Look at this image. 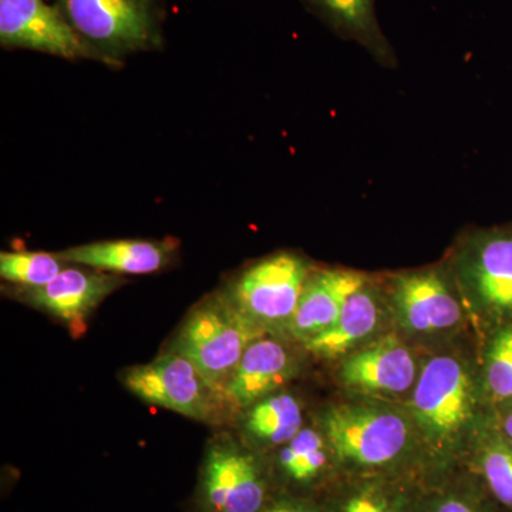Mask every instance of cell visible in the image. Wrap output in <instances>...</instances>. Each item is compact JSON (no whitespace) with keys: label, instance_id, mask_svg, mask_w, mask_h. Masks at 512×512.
Instances as JSON below:
<instances>
[{"label":"cell","instance_id":"cell-11","mask_svg":"<svg viewBox=\"0 0 512 512\" xmlns=\"http://www.w3.org/2000/svg\"><path fill=\"white\" fill-rule=\"evenodd\" d=\"M124 279L99 269L64 268L52 282L40 288L22 289L20 299L62 320L70 329L83 328L104 299L116 292Z\"/></svg>","mask_w":512,"mask_h":512},{"label":"cell","instance_id":"cell-1","mask_svg":"<svg viewBox=\"0 0 512 512\" xmlns=\"http://www.w3.org/2000/svg\"><path fill=\"white\" fill-rule=\"evenodd\" d=\"M266 333L245 318L224 291L212 293L191 309L178 329L170 352L200 370L221 403V393L239 360ZM222 410V409H221Z\"/></svg>","mask_w":512,"mask_h":512},{"label":"cell","instance_id":"cell-6","mask_svg":"<svg viewBox=\"0 0 512 512\" xmlns=\"http://www.w3.org/2000/svg\"><path fill=\"white\" fill-rule=\"evenodd\" d=\"M128 392L144 403L163 407L188 419L210 421L222 413L220 399L190 360L174 352L121 373Z\"/></svg>","mask_w":512,"mask_h":512},{"label":"cell","instance_id":"cell-19","mask_svg":"<svg viewBox=\"0 0 512 512\" xmlns=\"http://www.w3.org/2000/svg\"><path fill=\"white\" fill-rule=\"evenodd\" d=\"M329 448L322 431L303 427L282 446L279 466L296 483H309L325 470Z\"/></svg>","mask_w":512,"mask_h":512},{"label":"cell","instance_id":"cell-25","mask_svg":"<svg viewBox=\"0 0 512 512\" xmlns=\"http://www.w3.org/2000/svg\"><path fill=\"white\" fill-rule=\"evenodd\" d=\"M433 512H478L473 505L467 501L458 500V498H448L443 503L437 505Z\"/></svg>","mask_w":512,"mask_h":512},{"label":"cell","instance_id":"cell-4","mask_svg":"<svg viewBox=\"0 0 512 512\" xmlns=\"http://www.w3.org/2000/svg\"><path fill=\"white\" fill-rule=\"evenodd\" d=\"M311 272L303 256L278 252L248 266L224 292L235 308L266 335L288 332Z\"/></svg>","mask_w":512,"mask_h":512},{"label":"cell","instance_id":"cell-18","mask_svg":"<svg viewBox=\"0 0 512 512\" xmlns=\"http://www.w3.org/2000/svg\"><path fill=\"white\" fill-rule=\"evenodd\" d=\"M303 429L301 403L289 393H274L248 407L242 416L245 437L262 446H284Z\"/></svg>","mask_w":512,"mask_h":512},{"label":"cell","instance_id":"cell-5","mask_svg":"<svg viewBox=\"0 0 512 512\" xmlns=\"http://www.w3.org/2000/svg\"><path fill=\"white\" fill-rule=\"evenodd\" d=\"M476 410L467 367L453 356H437L421 369L414 384L412 412L417 427L436 446L464 436Z\"/></svg>","mask_w":512,"mask_h":512},{"label":"cell","instance_id":"cell-7","mask_svg":"<svg viewBox=\"0 0 512 512\" xmlns=\"http://www.w3.org/2000/svg\"><path fill=\"white\" fill-rule=\"evenodd\" d=\"M457 276L470 301L488 318L512 320V231L473 235L457 258Z\"/></svg>","mask_w":512,"mask_h":512},{"label":"cell","instance_id":"cell-21","mask_svg":"<svg viewBox=\"0 0 512 512\" xmlns=\"http://www.w3.org/2000/svg\"><path fill=\"white\" fill-rule=\"evenodd\" d=\"M484 379L495 402L512 403V323L498 329L488 343Z\"/></svg>","mask_w":512,"mask_h":512},{"label":"cell","instance_id":"cell-12","mask_svg":"<svg viewBox=\"0 0 512 512\" xmlns=\"http://www.w3.org/2000/svg\"><path fill=\"white\" fill-rule=\"evenodd\" d=\"M295 370V357L284 343L266 336L256 340L222 389V412H245L252 404L278 393Z\"/></svg>","mask_w":512,"mask_h":512},{"label":"cell","instance_id":"cell-9","mask_svg":"<svg viewBox=\"0 0 512 512\" xmlns=\"http://www.w3.org/2000/svg\"><path fill=\"white\" fill-rule=\"evenodd\" d=\"M201 503L208 512H259L265 481L256 457L231 437L212 440L201 473Z\"/></svg>","mask_w":512,"mask_h":512},{"label":"cell","instance_id":"cell-24","mask_svg":"<svg viewBox=\"0 0 512 512\" xmlns=\"http://www.w3.org/2000/svg\"><path fill=\"white\" fill-rule=\"evenodd\" d=\"M259 512H318L315 508L298 500H276L265 505Z\"/></svg>","mask_w":512,"mask_h":512},{"label":"cell","instance_id":"cell-14","mask_svg":"<svg viewBox=\"0 0 512 512\" xmlns=\"http://www.w3.org/2000/svg\"><path fill=\"white\" fill-rule=\"evenodd\" d=\"M366 281L365 275L348 269L312 271L303 286L298 308L289 325V335L306 343L328 329L339 318L350 296Z\"/></svg>","mask_w":512,"mask_h":512},{"label":"cell","instance_id":"cell-22","mask_svg":"<svg viewBox=\"0 0 512 512\" xmlns=\"http://www.w3.org/2000/svg\"><path fill=\"white\" fill-rule=\"evenodd\" d=\"M481 468L494 497L512 508V444L503 433L484 448Z\"/></svg>","mask_w":512,"mask_h":512},{"label":"cell","instance_id":"cell-23","mask_svg":"<svg viewBox=\"0 0 512 512\" xmlns=\"http://www.w3.org/2000/svg\"><path fill=\"white\" fill-rule=\"evenodd\" d=\"M342 512H397L386 498L372 491L352 495L342 505Z\"/></svg>","mask_w":512,"mask_h":512},{"label":"cell","instance_id":"cell-8","mask_svg":"<svg viewBox=\"0 0 512 512\" xmlns=\"http://www.w3.org/2000/svg\"><path fill=\"white\" fill-rule=\"evenodd\" d=\"M0 45L67 60L103 62L99 53L77 35L53 0H0Z\"/></svg>","mask_w":512,"mask_h":512},{"label":"cell","instance_id":"cell-15","mask_svg":"<svg viewBox=\"0 0 512 512\" xmlns=\"http://www.w3.org/2000/svg\"><path fill=\"white\" fill-rule=\"evenodd\" d=\"M173 245L164 241L117 239L99 241L56 252L66 264L86 266L110 274L147 275L170 264Z\"/></svg>","mask_w":512,"mask_h":512},{"label":"cell","instance_id":"cell-26","mask_svg":"<svg viewBox=\"0 0 512 512\" xmlns=\"http://www.w3.org/2000/svg\"><path fill=\"white\" fill-rule=\"evenodd\" d=\"M503 436L512 444V413H508L503 420Z\"/></svg>","mask_w":512,"mask_h":512},{"label":"cell","instance_id":"cell-10","mask_svg":"<svg viewBox=\"0 0 512 512\" xmlns=\"http://www.w3.org/2000/svg\"><path fill=\"white\" fill-rule=\"evenodd\" d=\"M392 302L403 328L419 335L444 332L461 319L460 301L439 269L394 276Z\"/></svg>","mask_w":512,"mask_h":512},{"label":"cell","instance_id":"cell-13","mask_svg":"<svg viewBox=\"0 0 512 512\" xmlns=\"http://www.w3.org/2000/svg\"><path fill=\"white\" fill-rule=\"evenodd\" d=\"M419 375L412 352L394 338L366 346L346 357L340 367V380L348 389L377 396L407 392Z\"/></svg>","mask_w":512,"mask_h":512},{"label":"cell","instance_id":"cell-20","mask_svg":"<svg viewBox=\"0 0 512 512\" xmlns=\"http://www.w3.org/2000/svg\"><path fill=\"white\" fill-rule=\"evenodd\" d=\"M57 254L15 251L0 254V276L22 289L40 288L52 282L66 268Z\"/></svg>","mask_w":512,"mask_h":512},{"label":"cell","instance_id":"cell-16","mask_svg":"<svg viewBox=\"0 0 512 512\" xmlns=\"http://www.w3.org/2000/svg\"><path fill=\"white\" fill-rule=\"evenodd\" d=\"M336 36L356 43L384 67H396V50L377 18V0H303Z\"/></svg>","mask_w":512,"mask_h":512},{"label":"cell","instance_id":"cell-17","mask_svg":"<svg viewBox=\"0 0 512 512\" xmlns=\"http://www.w3.org/2000/svg\"><path fill=\"white\" fill-rule=\"evenodd\" d=\"M380 308L379 295L366 281L350 296L335 323L305 343L306 349L328 359L345 355L375 333L382 318Z\"/></svg>","mask_w":512,"mask_h":512},{"label":"cell","instance_id":"cell-3","mask_svg":"<svg viewBox=\"0 0 512 512\" xmlns=\"http://www.w3.org/2000/svg\"><path fill=\"white\" fill-rule=\"evenodd\" d=\"M319 426L340 460L363 467L393 463L412 440V424L403 414L370 404L329 407L320 416Z\"/></svg>","mask_w":512,"mask_h":512},{"label":"cell","instance_id":"cell-2","mask_svg":"<svg viewBox=\"0 0 512 512\" xmlns=\"http://www.w3.org/2000/svg\"><path fill=\"white\" fill-rule=\"evenodd\" d=\"M103 62L161 46L156 0H53Z\"/></svg>","mask_w":512,"mask_h":512}]
</instances>
